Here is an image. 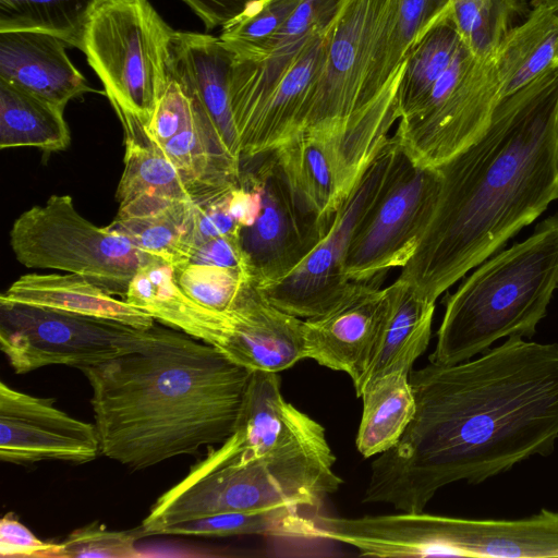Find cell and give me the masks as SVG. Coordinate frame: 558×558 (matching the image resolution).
<instances>
[{
  "label": "cell",
  "instance_id": "cb8c5ba5",
  "mask_svg": "<svg viewBox=\"0 0 558 558\" xmlns=\"http://www.w3.org/2000/svg\"><path fill=\"white\" fill-rule=\"evenodd\" d=\"M117 116L125 142L124 170L116 192L119 204L141 195L197 202L230 187L209 190L198 185L162 154L136 117L124 111Z\"/></svg>",
  "mask_w": 558,
  "mask_h": 558
},
{
  "label": "cell",
  "instance_id": "7a4b0ae2",
  "mask_svg": "<svg viewBox=\"0 0 558 558\" xmlns=\"http://www.w3.org/2000/svg\"><path fill=\"white\" fill-rule=\"evenodd\" d=\"M438 168L436 209L398 277L432 303L558 199V66L501 99Z\"/></svg>",
  "mask_w": 558,
  "mask_h": 558
},
{
  "label": "cell",
  "instance_id": "4fadbf2b",
  "mask_svg": "<svg viewBox=\"0 0 558 558\" xmlns=\"http://www.w3.org/2000/svg\"><path fill=\"white\" fill-rule=\"evenodd\" d=\"M100 450L95 424L70 416L49 398L0 383V459L15 464L46 460L85 463Z\"/></svg>",
  "mask_w": 558,
  "mask_h": 558
},
{
  "label": "cell",
  "instance_id": "9a60e30c",
  "mask_svg": "<svg viewBox=\"0 0 558 558\" xmlns=\"http://www.w3.org/2000/svg\"><path fill=\"white\" fill-rule=\"evenodd\" d=\"M390 302V286L361 284L331 312L304 319L303 359L344 372L354 386L365 373Z\"/></svg>",
  "mask_w": 558,
  "mask_h": 558
},
{
  "label": "cell",
  "instance_id": "836d02e7",
  "mask_svg": "<svg viewBox=\"0 0 558 558\" xmlns=\"http://www.w3.org/2000/svg\"><path fill=\"white\" fill-rule=\"evenodd\" d=\"M303 0H258L222 27L219 36L233 56L258 50L291 16Z\"/></svg>",
  "mask_w": 558,
  "mask_h": 558
},
{
  "label": "cell",
  "instance_id": "83f0119b",
  "mask_svg": "<svg viewBox=\"0 0 558 558\" xmlns=\"http://www.w3.org/2000/svg\"><path fill=\"white\" fill-rule=\"evenodd\" d=\"M64 109L0 80V148L61 151L71 134Z\"/></svg>",
  "mask_w": 558,
  "mask_h": 558
},
{
  "label": "cell",
  "instance_id": "7c38bea8",
  "mask_svg": "<svg viewBox=\"0 0 558 558\" xmlns=\"http://www.w3.org/2000/svg\"><path fill=\"white\" fill-rule=\"evenodd\" d=\"M499 101L492 56L476 59L437 105L400 119L393 136L413 163L438 168L482 135Z\"/></svg>",
  "mask_w": 558,
  "mask_h": 558
},
{
  "label": "cell",
  "instance_id": "d6a6232c",
  "mask_svg": "<svg viewBox=\"0 0 558 558\" xmlns=\"http://www.w3.org/2000/svg\"><path fill=\"white\" fill-rule=\"evenodd\" d=\"M524 10V0H450L451 19L476 59L495 52Z\"/></svg>",
  "mask_w": 558,
  "mask_h": 558
},
{
  "label": "cell",
  "instance_id": "4dcf8cb0",
  "mask_svg": "<svg viewBox=\"0 0 558 558\" xmlns=\"http://www.w3.org/2000/svg\"><path fill=\"white\" fill-rule=\"evenodd\" d=\"M314 515L290 508L197 518L163 527L159 534L185 536L275 535L315 538Z\"/></svg>",
  "mask_w": 558,
  "mask_h": 558
},
{
  "label": "cell",
  "instance_id": "8992f818",
  "mask_svg": "<svg viewBox=\"0 0 558 558\" xmlns=\"http://www.w3.org/2000/svg\"><path fill=\"white\" fill-rule=\"evenodd\" d=\"M9 238L25 267L74 274L123 298L135 272L155 258L119 231L85 219L70 195H51L22 213Z\"/></svg>",
  "mask_w": 558,
  "mask_h": 558
},
{
  "label": "cell",
  "instance_id": "74e56055",
  "mask_svg": "<svg viewBox=\"0 0 558 558\" xmlns=\"http://www.w3.org/2000/svg\"><path fill=\"white\" fill-rule=\"evenodd\" d=\"M233 186L219 191L194 204L192 250L210 239L240 233V226L228 210V194Z\"/></svg>",
  "mask_w": 558,
  "mask_h": 558
},
{
  "label": "cell",
  "instance_id": "4316f807",
  "mask_svg": "<svg viewBox=\"0 0 558 558\" xmlns=\"http://www.w3.org/2000/svg\"><path fill=\"white\" fill-rule=\"evenodd\" d=\"M409 376V372L396 371L378 378L363 391L355 445L364 458L393 448L413 420L416 402Z\"/></svg>",
  "mask_w": 558,
  "mask_h": 558
},
{
  "label": "cell",
  "instance_id": "5b68a950",
  "mask_svg": "<svg viewBox=\"0 0 558 558\" xmlns=\"http://www.w3.org/2000/svg\"><path fill=\"white\" fill-rule=\"evenodd\" d=\"M173 34L148 0H99L83 27L80 49L113 110L144 128L169 83Z\"/></svg>",
  "mask_w": 558,
  "mask_h": 558
},
{
  "label": "cell",
  "instance_id": "8fae6325",
  "mask_svg": "<svg viewBox=\"0 0 558 558\" xmlns=\"http://www.w3.org/2000/svg\"><path fill=\"white\" fill-rule=\"evenodd\" d=\"M256 158L258 162H243L251 163L262 179L263 206L256 221L241 229L240 242L250 279L263 287L290 274L330 227L302 209L271 153Z\"/></svg>",
  "mask_w": 558,
  "mask_h": 558
},
{
  "label": "cell",
  "instance_id": "484cf974",
  "mask_svg": "<svg viewBox=\"0 0 558 558\" xmlns=\"http://www.w3.org/2000/svg\"><path fill=\"white\" fill-rule=\"evenodd\" d=\"M504 99L558 66V8H533L492 54Z\"/></svg>",
  "mask_w": 558,
  "mask_h": 558
},
{
  "label": "cell",
  "instance_id": "ffe728a7",
  "mask_svg": "<svg viewBox=\"0 0 558 558\" xmlns=\"http://www.w3.org/2000/svg\"><path fill=\"white\" fill-rule=\"evenodd\" d=\"M328 27L308 40L276 88L241 145V162L270 154L302 133L305 109L325 59Z\"/></svg>",
  "mask_w": 558,
  "mask_h": 558
},
{
  "label": "cell",
  "instance_id": "b9f144b4",
  "mask_svg": "<svg viewBox=\"0 0 558 558\" xmlns=\"http://www.w3.org/2000/svg\"><path fill=\"white\" fill-rule=\"evenodd\" d=\"M532 8H558V0H531Z\"/></svg>",
  "mask_w": 558,
  "mask_h": 558
},
{
  "label": "cell",
  "instance_id": "5bb4252c",
  "mask_svg": "<svg viewBox=\"0 0 558 558\" xmlns=\"http://www.w3.org/2000/svg\"><path fill=\"white\" fill-rule=\"evenodd\" d=\"M225 315L216 349L231 362L279 373L303 359V320L274 305L252 280L243 283Z\"/></svg>",
  "mask_w": 558,
  "mask_h": 558
},
{
  "label": "cell",
  "instance_id": "1f68e13d",
  "mask_svg": "<svg viewBox=\"0 0 558 558\" xmlns=\"http://www.w3.org/2000/svg\"><path fill=\"white\" fill-rule=\"evenodd\" d=\"M99 0H0V33L32 31L80 49L85 21Z\"/></svg>",
  "mask_w": 558,
  "mask_h": 558
},
{
  "label": "cell",
  "instance_id": "d590c367",
  "mask_svg": "<svg viewBox=\"0 0 558 558\" xmlns=\"http://www.w3.org/2000/svg\"><path fill=\"white\" fill-rule=\"evenodd\" d=\"M140 553L129 532L110 531L95 523L71 533L59 544L54 558H133Z\"/></svg>",
  "mask_w": 558,
  "mask_h": 558
},
{
  "label": "cell",
  "instance_id": "7402d4cb",
  "mask_svg": "<svg viewBox=\"0 0 558 558\" xmlns=\"http://www.w3.org/2000/svg\"><path fill=\"white\" fill-rule=\"evenodd\" d=\"M391 302L365 373L354 385L355 393L378 378L396 372H411L416 359L427 349L435 303L420 299L404 282L390 284Z\"/></svg>",
  "mask_w": 558,
  "mask_h": 558
},
{
  "label": "cell",
  "instance_id": "8d00e7d4",
  "mask_svg": "<svg viewBox=\"0 0 558 558\" xmlns=\"http://www.w3.org/2000/svg\"><path fill=\"white\" fill-rule=\"evenodd\" d=\"M192 119L193 106L190 97L169 74L167 89L145 128L147 135L154 143L163 144L185 129Z\"/></svg>",
  "mask_w": 558,
  "mask_h": 558
},
{
  "label": "cell",
  "instance_id": "ab89813d",
  "mask_svg": "<svg viewBox=\"0 0 558 558\" xmlns=\"http://www.w3.org/2000/svg\"><path fill=\"white\" fill-rule=\"evenodd\" d=\"M189 262L236 269L250 277L241 247L240 233L203 242L192 250Z\"/></svg>",
  "mask_w": 558,
  "mask_h": 558
},
{
  "label": "cell",
  "instance_id": "52a82bcc",
  "mask_svg": "<svg viewBox=\"0 0 558 558\" xmlns=\"http://www.w3.org/2000/svg\"><path fill=\"white\" fill-rule=\"evenodd\" d=\"M148 333L112 319L0 302V349L16 374L95 367L136 351Z\"/></svg>",
  "mask_w": 558,
  "mask_h": 558
},
{
  "label": "cell",
  "instance_id": "30bf717a",
  "mask_svg": "<svg viewBox=\"0 0 558 558\" xmlns=\"http://www.w3.org/2000/svg\"><path fill=\"white\" fill-rule=\"evenodd\" d=\"M393 1L341 0L328 27L325 59L302 133L322 141L337 137L363 112L364 84Z\"/></svg>",
  "mask_w": 558,
  "mask_h": 558
},
{
  "label": "cell",
  "instance_id": "44dd1931",
  "mask_svg": "<svg viewBox=\"0 0 558 558\" xmlns=\"http://www.w3.org/2000/svg\"><path fill=\"white\" fill-rule=\"evenodd\" d=\"M0 302L112 319L143 330L155 325L148 313L74 274L23 275L1 293Z\"/></svg>",
  "mask_w": 558,
  "mask_h": 558
},
{
  "label": "cell",
  "instance_id": "60d3db41",
  "mask_svg": "<svg viewBox=\"0 0 558 558\" xmlns=\"http://www.w3.org/2000/svg\"><path fill=\"white\" fill-rule=\"evenodd\" d=\"M203 21L206 29L226 26L258 0H182Z\"/></svg>",
  "mask_w": 558,
  "mask_h": 558
},
{
  "label": "cell",
  "instance_id": "9c48e42d",
  "mask_svg": "<svg viewBox=\"0 0 558 558\" xmlns=\"http://www.w3.org/2000/svg\"><path fill=\"white\" fill-rule=\"evenodd\" d=\"M439 168L413 163L402 151L384 190L357 228L344 263L352 283L380 287L414 255L441 190Z\"/></svg>",
  "mask_w": 558,
  "mask_h": 558
},
{
  "label": "cell",
  "instance_id": "603a6c76",
  "mask_svg": "<svg viewBox=\"0 0 558 558\" xmlns=\"http://www.w3.org/2000/svg\"><path fill=\"white\" fill-rule=\"evenodd\" d=\"M124 300L158 322L218 347L226 329L225 312L189 298L174 280L173 266L160 258L143 265L131 279Z\"/></svg>",
  "mask_w": 558,
  "mask_h": 558
},
{
  "label": "cell",
  "instance_id": "e0dca14e",
  "mask_svg": "<svg viewBox=\"0 0 558 558\" xmlns=\"http://www.w3.org/2000/svg\"><path fill=\"white\" fill-rule=\"evenodd\" d=\"M325 437L322 424L286 401L278 373L252 371L235 430L228 438L238 461Z\"/></svg>",
  "mask_w": 558,
  "mask_h": 558
},
{
  "label": "cell",
  "instance_id": "6da1fadb",
  "mask_svg": "<svg viewBox=\"0 0 558 558\" xmlns=\"http://www.w3.org/2000/svg\"><path fill=\"white\" fill-rule=\"evenodd\" d=\"M416 409L371 464L363 502L424 511L442 487L478 484L558 439V343L512 336L478 357L410 372Z\"/></svg>",
  "mask_w": 558,
  "mask_h": 558
},
{
  "label": "cell",
  "instance_id": "f546056e",
  "mask_svg": "<svg viewBox=\"0 0 558 558\" xmlns=\"http://www.w3.org/2000/svg\"><path fill=\"white\" fill-rule=\"evenodd\" d=\"M464 46L451 19L449 1L407 54L399 86V119L425 98Z\"/></svg>",
  "mask_w": 558,
  "mask_h": 558
},
{
  "label": "cell",
  "instance_id": "f1b7e54d",
  "mask_svg": "<svg viewBox=\"0 0 558 558\" xmlns=\"http://www.w3.org/2000/svg\"><path fill=\"white\" fill-rule=\"evenodd\" d=\"M450 0H395L364 84L362 105L374 101L404 62L411 47L449 7Z\"/></svg>",
  "mask_w": 558,
  "mask_h": 558
},
{
  "label": "cell",
  "instance_id": "277c9868",
  "mask_svg": "<svg viewBox=\"0 0 558 558\" xmlns=\"http://www.w3.org/2000/svg\"><path fill=\"white\" fill-rule=\"evenodd\" d=\"M558 288V214L481 263L445 299L429 361L457 364L512 336L532 338Z\"/></svg>",
  "mask_w": 558,
  "mask_h": 558
},
{
  "label": "cell",
  "instance_id": "e575fe53",
  "mask_svg": "<svg viewBox=\"0 0 558 558\" xmlns=\"http://www.w3.org/2000/svg\"><path fill=\"white\" fill-rule=\"evenodd\" d=\"M173 270L177 284L189 298L216 312H225L250 279L236 269L192 262L173 266Z\"/></svg>",
  "mask_w": 558,
  "mask_h": 558
},
{
  "label": "cell",
  "instance_id": "3957f363",
  "mask_svg": "<svg viewBox=\"0 0 558 558\" xmlns=\"http://www.w3.org/2000/svg\"><path fill=\"white\" fill-rule=\"evenodd\" d=\"M82 372L101 453L135 470L226 441L252 373L211 344L155 325L136 351Z\"/></svg>",
  "mask_w": 558,
  "mask_h": 558
},
{
  "label": "cell",
  "instance_id": "ba28073f",
  "mask_svg": "<svg viewBox=\"0 0 558 558\" xmlns=\"http://www.w3.org/2000/svg\"><path fill=\"white\" fill-rule=\"evenodd\" d=\"M401 153L397 138L389 137L316 247L286 277L258 287L274 305L299 318L319 317L341 305L360 288L361 284L350 282L344 276L348 251Z\"/></svg>",
  "mask_w": 558,
  "mask_h": 558
},
{
  "label": "cell",
  "instance_id": "d4e9b609",
  "mask_svg": "<svg viewBox=\"0 0 558 558\" xmlns=\"http://www.w3.org/2000/svg\"><path fill=\"white\" fill-rule=\"evenodd\" d=\"M195 203L141 195L119 204L109 227L142 252L177 266L190 260Z\"/></svg>",
  "mask_w": 558,
  "mask_h": 558
},
{
  "label": "cell",
  "instance_id": "f35d334b",
  "mask_svg": "<svg viewBox=\"0 0 558 558\" xmlns=\"http://www.w3.org/2000/svg\"><path fill=\"white\" fill-rule=\"evenodd\" d=\"M59 544L46 543L35 536L11 514L0 521L1 557L54 558Z\"/></svg>",
  "mask_w": 558,
  "mask_h": 558
},
{
  "label": "cell",
  "instance_id": "2e32d148",
  "mask_svg": "<svg viewBox=\"0 0 558 558\" xmlns=\"http://www.w3.org/2000/svg\"><path fill=\"white\" fill-rule=\"evenodd\" d=\"M232 59V52L219 36L174 31L169 74L207 117L227 153L241 165L228 90Z\"/></svg>",
  "mask_w": 558,
  "mask_h": 558
},
{
  "label": "cell",
  "instance_id": "ac0fdd59",
  "mask_svg": "<svg viewBox=\"0 0 558 558\" xmlns=\"http://www.w3.org/2000/svg\"><path fill=\"white\" fill-rule=\"evenodd\" d=\"M58 36L32 31L0 33V80L62 109L95 92L66 53Z\"/></svg>",
  "mask_w": 558,
  "mask_h": 558
},
{
  "label": "cell",
  "instance_id": "d6986e66",
  "mask_svg": "<svg viewBox=\"0 0 558 558\" xmlns=\"http://www.w3.org/2000/svg\"><path fill=\"white\" fill-rule=\"evenodd\" d=\"M444 556L558 557V511L515 520H475L440 515Z\"/></svg>",
  "mask_w": 558,
  "mask_h": 558
}]
</instances>
